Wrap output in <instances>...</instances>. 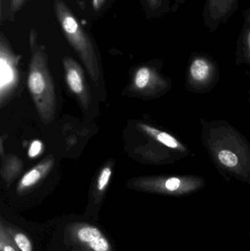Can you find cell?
Masks as SVG:
<instances>
[{
    "mask_svg": "<svg viewBox=\"0 0 250 251\" xmlns=\"http://www.w3.org/2000/svg\"><path fill=\"white\" fill-rule=\"evenodd\" d=\"M112 176V169L110 167H104L101 170V173L98 176V181H97V188L99 191L105 190L106 187L110 182V177Z\"/></svg>",
    "mask_w": 250,
    "mask_h": 251,
    "instance_id": "14",
    "label": "cell"
},
{
    "mask_svg": "<svg viewBox=\"0 0 250 251\" xmlns=\"http://www.w3.org/2000/svg\"><path fill=\"white\" fill-rule=\"evenodd\" d=\"M43 151V143L40 140H35L31 143L28 151V156L30 158L38 156Z\"/></svg>",
    "mask_w": 250,
    "mask_h": 251,
    "instance_id": "16",
    "label": "cell"
},
{
    "mask_svg": "<svg viewBox=\"0 0 250 251\" xmlns=\"http://www.w3.org/2000/svg\"><path fill=\"white\" fill-rule=\"evenodd\" d=\"M150 8L154 12H160L163 7L164 0H147Z\"/></svg>",
    "mask_w": 250,
    "mask_h": 251,
    "instance_id": "17",
    "label": "cell"
},
{
    "mask_svg": "<svg viewBox=\"0 0 250 251\" xmlns=\"http://www.w3.org/2000/svg\"><path fill=\"white\" fill-rule=\"evenodd\" d=\"M239 0H206L203 11L204 24L211 32L226 23L237 10Z\"/></svg>",
    "mask_w": 250,
    "mask_h": 251,
    "instance_id": "5",
    "label": "cell"
},
{
    "mask_svg": "<svg viewBox=\"0 0 250 251\" xmlns=\"http://www.w3.org/2000/svg\"><path fill=\"white\" fill-rule=\"evenodd\" d=\"M106 0H92V5L95 11H98L102 8Z\"/></svg>",
    "mask_w": 250,
    "mask_h": 251,
    "instance_id": "19",
    "label": "cell"
},
{
    "mask_svg": "<svg viewBox=\"0 0 250 251\" xmlns=\"http://www.w3.org/2000/svg\"><path fill=\"white\" fill-rule=\"evenodd\" d=\"M218 159L224 166L228 168H234L239 163V158L230 151H220L218 153Z\"/></svg>",
    "mask_w": 250,
    "mask_h": 251,
    "instance_id": "13",
    "label": "cell"
},
{
    "mask_svg": "<svg viewBox=\"0 0 250 251\" xmlns=\"http://www.w3.org/2000/svg\"><path fill=\"white\" fill-rule=\"evenodd\" d=\"M190 75L193 80L199 83L208 80L212 71V66L207 59L197 57L190 66Z\"/></svg>",
    "mask_w": 250,
    "mask_h": 251,
    "instance_id": "10",
    "label": "cell"
},
{
    "mask_svg": "<svg viewBox=\"0 0 250 251\" xmlns=\"http://www.w3.org/2000/svg\"><path fill=\"white\" fill-rule=\"evenodd\" d=\"M32 57L28 74V88L42 120L49 123L54 119L56 95L54 83L48 72L45 48L37 44L36 32L31 31Z\"/></svg>",
    "mask_w": 250,
    "mask_h": 251,
    "instance_id": "1",
    "label": "cell"
},
{
    "mask_svg": "<svg viewBox=\"0 0 250 251\" xmlns=\"http://www.w3.org/2000/svg\"><path fill=\"white\" fill-rule=\"evenodd\" d=\"M15 243L22 251H32V245L29 239L23 234H17L15 236Z\"/></svg>",
    "mask_w": 250,
    "mask_h": 251,
    "instance_id": "15",
    "label": "cell"
},
{
    "mask_svg": "<svg viewBox=\"0 0 250 251\" xmlns=\"http://www.w3.org/2000/svg\"><path fill=\"white\" fill-rule=\"evenodd\" d=\"M19 57L14 54L4 33L0 36V98L2 105L19 82Z\"/></svg>",
    "mask_w": 250,
    "mask_h": 251,
    "instance_id": "3",
    "label": "cell"
},
{
    "mask_svg": "<svg viewBox=\"0 0 250 251\" xmlns=\"http://www.w3.org/2000/svg\"><path fill=\"white\" fill-rule=\"evenodd\" d=\"M53 164L54 159L48 158L26 173L19 182V190H24L36 184L41 178L46 175L47 173L52 167Z\"/></svg>",
    "mask_w": 250,
    "mask_h": 251,
    "instance_id": "8",
    "label": "cell"
},
{
    "mask_svg": "<svg viewBox=\"0 0 250 251\" xmlns=\"http://www.w3.org/2000/svg\"><path fill=\"white\" fill-rule=\"evenodd\" d=\"M175 1H177L179 3H183L184 1H186V0H175Z\"/></svg>",
    "mask_w": 250,
    "mask_h": 251,
    "instance_id": "21",
    "label": "cell"
},
{
    "mask_svg": "<svg viewBox=\"0 0 250 251\" xmlns=\"http://www.w3.org/2000/svg\"><path fill=\"white\" fill-rule=\"evenodd\" d=\"M142 187L151 191L171 196H185L204 185L201 178L193 176L151 177L140 181Z\"/></svg>",
    "mask_w": 250,
    "mask_h": 251,
    "instance_id": "4",
    "label": "cell"
},
{
    "mask_svg": "<svg viewBox=\"0 0 250 251\" xmlns=\"http://www.w3.org/2000/svg\"><path fill=\"white\" fill-rule=\"evenodd\" d=\"M139 127L142 128V131H145L148 135L152 137L153 138L157 140V141L164 145L170 149H176L179 151H185V148L183 145L178 141L173 136L170 135L168 133L160 131L157 128H154L149 125H140Z\"/></svg>",
    "mask_w": 250,
    "mask_h": 251,
    "instance_id": "9",
    "label": "cell"
},
{
    "mask_svg": "<svg viewBox=\"0 0 250 251\" xmlns=\"http://www.w3.org/2000/svg\"><path fill=\"white\" fill-rule=\"evenodd\" d=\"M152 76V72L148 67L139 68L136 71L135 80H134L135 87L137 89H145V88L148 87L149 82H151V76Z\"/></svg>",
    "mask_w": 250,
    "mask_h": 251,
    "instance_id": "12",
    "label": "cell"
},
{
    "mask_svg": "<svg viewBox=\"0 0 250 251\" xmlns=\"http://www.w3.org/2000/svg\"><path fill=\"white\" fill-rule=\"evenodd\" d=\"M245 22L241 32L240 40L244 46V50L250 61V7L242 11Z\"/></svg>",
    "mask_w": 250,
    "mask_h": 251,
    "instance_id": "11",
    "label": "cell"
},
{
    "mask_svg": "<svg viewBox=\"0 0 250 251\" xmlns=\"http://www.w3.org/2000/svg\"><path fill=\"white\" fill-rule=\"evenodd\" d=\"M54 7L66 39L83 61L92 80L96 82L99 78V66L91 38L63 0H55Z\"/></svg>",
    "mask_w": 250,
    "mask_h": 251,
    "instance_id": "2",
    "label": "cell"
},
{
    "mask_svg": "<svg viewBox=\"0 0 250 251\" xmlns=\"http://www.w3.org/2000/svg\"><path fill=\"white\" fill-rule=\"evenodd\" d=\"M63 65L69 88L75 95L77 96L84 107H88L91 101V96L85 83L82 68L70 57H64Z\"/></svg>",
    "mask_w": 250,
    "mask_h": 251,
    "instance_id": "6",
    "label": "cell"
},
{
    "mask_svg": "<svg viewBox=\"0 0 250 251\" xmlns=\"http://www.w3.org/2000/svg\"><path fill=\"white\" fill-rule=\"evenodd\" d=\"M78 238L81 242L88 245L94 251H108L110 245L101 235L98 228L94 227H84L78 231Z\"/></svg>",
    "mask_w": 250,
    "mask_h": 251,
    "instance_id": "7",
    "label": "cell"
},
{
    "mask_svg": "<svg viewBox=\"0 0 250 251\" xmlns=\"http://www.w3.org/2000/svg\"><path fill=\"white\" fill-rule=\"evenodd\" d=\"M3 251H16L14 249L11 247V246H5Z\"/></svg>",
    "mask_w": 250,
    "mask_h": 251,
    "instance_id": "20",
    "label": "cell"
},
{
    "mask_svg": "<svg viewBox=\"0 0 250 251\" xmlns=\"http://www.w3.org/2000/svg\"><path fill=\"white\" fill-rule=\"evenodd\" d=\"M28 0H11L10 10L13 13H16L24 5L25 3Z\"/></svg>",
    "mask_w": 250,
    "mask_h": 251,
    "instance_id": "18",
    "label": "cell"
}]
</instances>
